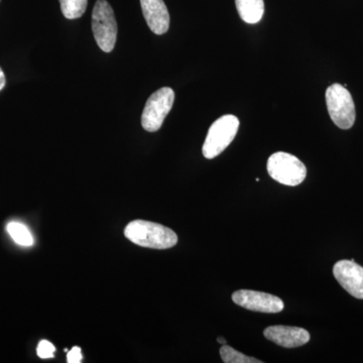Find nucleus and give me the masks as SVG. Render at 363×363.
<instances>
[{
  "label": "nucleus",
  "mask_w": 363,
  "mask_h": 363,
  "mask_svg": "<svg viewBox=\"0 0 363 363\" xmlns=\"http://www.w3.org/2000/svg\"><path fill=\"white\" fill-rule=\"evenodd\" d=\"M124 235L138 247L168 250L178 243V236L172 229L145 220H133L124 229Z\"/></svg>",
  "instance_id": "f257e3e1"
},
{
  "label": "nucleus",
  "mask_w": 363,
  "mask_h": 363,
  "mask_svg": "<svg viewBox=\"0 0 363 363\" xmlns=\"http://www.w3.org/2000/svg\"><path fill=\"white\" fill-rule=\"evenodd\" d=\"M238 128L240 121L236 116L227 114L217 119L208 130L203 145V156L209 160L218 157L233 142Z\"/></svg>",
  "instance_id": "f03ea898"
},
{
  "label": "nucleus",
  "mask_w": 363,
  "mask_h": 363,
  "mask_svg": "<svg viewBox=\"0 0 363 363\" xmlns=\"http://www.w3.org/2000/svg\"><path fill=\"white\" fill-rule=\"evenodd\" d=\"M92 30L98 47L105 52L113 51L117 39V23L113 9L106 0H97L92 11Z\"/></svg>",
  "instance_id": "7ed1b4c3"
},
{
  "label": "nucleus",
  "mask_w": 363,
  "mask_h": 363,
  "mask_svg": "<svg viewBox=\"0 0 363 363\" xmlns=\"http://www.w3.org/2000/svg\"><path fill=\"white\" fill-rule=\"evenodd\" d=\"M325 96L332 121L341 130L352 128L357 118V112L350 91L342 85L333 84L327 88Z\"/></svg>",
  "instance_id": "20e7f679"
},
{
  "label": "nucleus",
  "mask_w": 363,
  "mask_h": 363,
  "mask_svg": "<svg viewBox=\"0 0 363 363\" xmlns=\"http://www.w3.org/2000/svg\"><path fill=\"white\" fill-rule=\"evenodd\" d=\"M267 172L274 181L286 186L300 185L307 176V168L297 157L288 152L272 155L267 161Z\"/></svg>",
  "instance_id": "39448f33"
},
{
  "label": "nucleus",
  "mask_w": 363,
  "mask_h": 363,
  "mask_svg": "<svg viewBox=\"0 0 363 363\" xmlns=\"http://www.w3.org/2000/svg\"><path fill=\"white\" fill-rule=\"evenodd\" d=\"M175 101V92L172 88L164 87L150 95L145 104L142 116V125L149 133H156L162 128Z\"/></svg>",
  "instance_id": "423d86ee"
},
{
  "label": "nucleus",
  "mask_w": 363,
  "mask_h": 363,
  "mask_svg": "<svg viewBox=\"0 0 363 363\" xmlns=\"http://www.w3.org/2000/svg\"><path fill=\"white\" fill-rule=\"evenodd\" d=\"M233 301L236 305L255 312L279 313L285 308L281 298L257 291H236L233 293Z\"/></svg>",
  "instance_id": "0eeeda50"
},
{
  "label": "nucleus",
  "mask_w": 363,
  "mask_h": 363,
  "mask_svg": "<svg viewBox=\"0 0 363 363\" xmlns=\"http://www.w3.org/2000/svg\"><path fill=\"white\" fill-rule=\"evenodd\" d=\"M333 274L341 286L352 297L363 300V267L353 260H339Z\"/></svg>",
  "instance_id": "6e6552de"
},
{
  "label": "nucleus",
  "mask_w": 363,
  "mask_h": 363,
  "mask_svg": "<svg viewBox=\"0 0 363 363\" xmlns=\"http://www.w3.org/2000/svg\"><path fill=\"white\" fill-rule=\"evenodd\" d=\"M264 334L267 340L285 348L300 347L310 341L309 332L300 327L277 325L267 327Z\"/></svg>",
  "instance_id": "1a4fd4ad"
},
{
  "label": "nucleus",
  "mask_w": 363,
  "mask_h": 363,
  "mask_svg": "<svg viewBox=\"0 0 363 363\" xmlns=\"http://www.w3.org/2000/svg\"><path fill=\"white\" fill-rule=\"evenodd\" d=\"M143 14L147 26L156 35H164L169 30V13L164 0H140Z\"/></svg>",
  "instance_id": "9d476101"
},
{
  "label": "nucleus",
  "mask_w": 363,
  "mask_h": 363,
  "mask_svg": "<svg viewBox=\"0 0 363 363\" xmlns=\"http://www.w3.org/2000/svg\"><path fill=\"white\" fill-rule=\"evenodd\" d=\"M241 20L250 25L262 21L264 13V0H235Z\"/></svg>",
  "instance_id": "9b49d317"
},
{
  "label": "nucleus",
  "mask_w": 363,
  "mask_h": 363,
  "mask_svg": "<svg viewBox=\"0 0 363 363\" xmlns=\"http://www.w3.org/2000/svg\"><path fill=\"white\" fill-rule=\"evenodd\" d=\"M6 229L11 238L21 247H30L33 245L32 233H30L28 227L20 222H11L7 224Z\"/></svg>",
  "instance_id": "f8f14e48"
},
{
  "label": "nucleus",
  "mask_w": 363,
  "mask_h": 363,
  "mask_svg": "<svg viewBox=\"0 0 363 363\" xmlns=\"http://www.w3.org/2000/svg\"><path fill=\"white\" fill-rule=\"evenodd\" d=\"M63 16L68 20H76L85 13L88 0H59Z\"/></svg>",
  "instance_id": "ddd939ff"
},
{
  "label": "nucleus",
  "mask_w": 363,
  "mask_h": 363,
  "mask_svg": "<svg viewBox=\"0 0 363 363\" xmlns=\"http://www.w3.org/2000/svg\"><path fill=\"white\" fill-rule=\"evenodd\" d=\"M220 357L225 363H262L257 358L250 357L240 351L233 350L230 346L224 344L220 348Z\"/></svg>",
  "instance_id": "4468645a"
},
{
  "label": "nucleus",
  "mask_w": 363,
  "mask_h": 363,
  "mask_svg": "<svg viewBox=\"0 0 363 363\" xmlns=\"http://www.w3.org/2000/svg\"><path fill=\"white\" fill-rule=\"evenodd\" d=\"M55 351H56V348L50 341L42 340L38 345L37 354L43 359H49V358L54 357Z\"/></svg>",
  "instance_id": "2eb2a0df"
},
{
  "label": "nucleus",
  "mask_w": 363,
  "mask_h": 363,
  "mask_svg": "<svg viewBox=\"0 0 363 363\" xmlns=\"http://www.w3.org/2000/svg\"><path fill=\"white\" fill-rule=\"evenodd\" d=\"M67 362L68 363H80L82 362V352L80 348L73 347L70 351L67 353Z\"/></svg>",
  "instance_id": "dca6fc26"
},
{
  "label": "nucleus",
  "mask_w": 363,
  "mask_h": 363,
  "mask_svg": "<svg viewBox=\"0 0 363 363\" xmlns=\"http://www.w3.org/2000/svg\"><path fill=\"white\" fill-rule=\"evenodd\" d=\"M6 84V75H4V71L0 68V91L4 89V86Z\"/></svg>",
  "instance_id": "f3484780"
},
{
  "label": "nucleus",
  "mask_w": 363,
  "mask_h": 363,
  "mask_svg": "<svg viewBox=\"0 0 363 363\" xmlns=\"http://www.w3.org/2000/svg\"><path fill=\"white\" fill-rule=\"evenodd\" d=\"M217 341H218V343L222 344V345H224V344L227 343V341L223 337L217 338Z\"/></svg>",
  "instance_id": "a211bd4d"
}]
</instances>
